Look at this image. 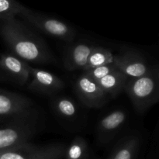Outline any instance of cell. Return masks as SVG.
<instances>
[{
    "mask_svg": "<svg viewBox=\"0 0 159 159\" xmlns=\"http://www.w3.org/2000/svg\"><path fill=\"white\" fill-rule=\"evenodd\" d=\"M0 34L11 53L26 62L45 64L53 56L43 38L14 18L3 20Z\"/></svg>",
    "mask_w": 159,
    "mask_h": 159,
    "instance_id": "obj_1",
    "label": "cell"
},
{
    "mask_svg": "<svg viewBox=\"0 0 159 159\" xmlns=\"http://www.w3.org/2000/svg\"><path fill=\"white\" fill-rule=\"evenodd\" d=\"M124 91L127 93L137 112L139 113H145L158 102V65H152L151 69L144 75L129 78L124 87Z\"/></svg>",
    "mask_w": 159,
    "mask_h": 159,
    "instance_id": "obj_2",
    "label": "cell"
},
{
    "mask_svg": "<svg viewBox=\"0 0 159 159\" xmlns=\"http://www.w3.org/2000/svg\"><path fill=\"white\" fill-rule=\"evenodd\" d=\"M35 110L9 116L0 124V151L30 142L37 130Z\"/></svg>",
    "mask_w": 159,
    "mask_h": 159,
    "instance_id": "obj_3",
    "label": "cell"
},
{
    "mask_svg": "<svg viewBox=\"0 0 159 159\" xmlns=\"http://www.w3.org/2000/svg\"><path fill=\"white\" fill-rule=\"evenodd\" d=\"M66 148L59 143L37 145L30 141L0 151V159H61L65 158Z\"/></svg>",
    "mask_w": 159,
    "mask_h": 159,
    "instance_id": "obj_4",
    "label": "cell"
},
{
    "mask_svg": "<svg viewBox=\"0 0 159 159\" xmlns=\"http://www.w3.org/2000/svg\"><path fill=\"white\" fill-rule=\"evenodd\" d=\"M113 65L128 78H137L148 72L152 65L140 51L131 48H121L114 54Z\"/></svg>",
    "mask_w": 159,
    "mask_h": 159,
    "instance_id": "obj_5",
    "label": "cell"
},
{
    "mask_svg": "<svg viewBox=\"0 0 159 159\" xmlns=\"http://www.w3.org/2000/svg\"><path fill=\"white\" fill-rule=\"evenodd\" d=\"M74 90L79 101L87 108H102L110 99L98 82L84 72L76 79Z\"/></svg>",
    "mask_w": 159,
    "mask_h": 159,
    "instance_id": "obj_6",
    "label": "cell"
},
{
    "mask_svg": "<svg viewBox=\"0 0 159 159\" xmlns=\"http://www.w3.org/2000/svg\"><path fill=\"white\" fill-rule=\"evenodd\" d=\"M0 76L24 86L30 80V65L12 53H3L0 55Z\"/></svg>",
    "mask_w": 159,
    "mask_h": 159,
    "instance_id": "obj_7",
    "label": "cell"
},
{
    "mask_svg": "<svg viewBox=\"0 0 159 159\" xmlns=\"http://www.w3.org/2000/svg\"><path fill=\"white\" fill-rule=\"evenodd\" d=\"M28 89L46 96H53L65 88V82L53 73L30 66Z\"/></svg>",
    "mask_w": 159,
    "mask_h": 159,
    "instance_id": "obj_8",
    "label": "cell"
},
{
    "mask_svg": "<svg viewBox=\"0 0 159 159\" xmlns=\"http://www.w3.org/2000/svg\"><path fill=\"white\" fill-rule=\"evenodd\" d=\"M29 23L49 37L71 43L75 37V32L65 23L55 19L42 18L33 14H26Z\"/></svg>",
    "mask_w": 159,
    "mask_h": 159,
    "instance_id": "obj_9",
    "label": "cell"
},
{
    "mask_svg": "<svg viewBox=\"0 0 159 159\" xmlns=\"http://www.w3.org/2000/svg\"><path fill=\"white\" fill-rule=\"evenodd\" d=\"M127 120V113L122 110H113L102 118L96 128V138L99 144L105 145L111 142L122 130Z\"/></svg>",
    "mask_w": 159,
    "mask_h": 159,
    "instance_id": "obj_10",
    "label": "cell"
},
{
    "mask_svg": "<svg viewBox=\"0 0 159 159\" xmlns=\"http://www.w3.org/2000/svg\"><path fill=\"white\" fill-rule=\"evenodd\" d=\"M69 43L63 54V65L65 69L70 71L83 70L96 45L86 40Z\"/></svg>",
    "mask_w": 159,
    "mask_h": 159,
    "instance_id": "obj_11",
    "label": "cell"
},
{
    "mask_svg": "<svg viewBox=\"0 0 159 159\" xmlns=\"http://www.w3.org/2000/svg\"><path fill=\"white\" fill-rule=\"evenodd\" d=\"M34 107L30 98L0 89V118L31 111L34 110Z\"/></svg>",
    "mask_w": 159,
    "mask_h": 159,
    "instance_id": "obj_12",
    "label": "cell"
},
{
    "mask_svg": "<svg viewBox=\"0 0 159 159\" xmlns=\"http://www.w3.org/2000/svg\"><path fill=\"white\" fill-rule=\"evenodd\" d=\"M140 144L141 138L138 135H126L118 141L108 159H135Z\"/></svg>",
    "mask_w": 159,
    "mask_h": 159,
    "instance_id": "obj_13",
    "label": "cell"
},
{
    "mask_svg": "<svg viewBox=\"0 0 159 159\" xmlns=\"http://www.w3.org/2000/svg\"><path fill=\"white\" fill-rule=\"evenodd\" d=\"M128 79L126 75L116 69L96 82L109 97L113 99L124 91Z\"/></svg>",
    "mask_w": 159,
    "mask_h": 159,
    "instance_id": "obj_14",
    "label": "cell"
},
{
    "mask_svg": "<svg viewBox=\"0 0 159 159\" xmlns=\"http://www.w3.org/2000/svg\"><path fill=\"white\" fill-rule=\"evenodd\" d=\"M52 108L54 112L62 119L73 120L79 113V108L75 102L67 96H58L53 99Z\"/></svg>",
    "mask_w": 159,
    "mask_h": 159,
    "instance_id": "obj_15",
    "label": "cell"
},
{
    "mask_svg": "<svg viewBox=\"0 0 159 159\" xmlns=\"http://www.w3.org/2000/svg\"><path fill=\"white\" fill-rule=\"evenodd\" d=\"M113 57L114 54L108 48L100 46H95L89 57L88 61L83 71L102 65L112 64L113 62Z\"/></svg>",
    "mask_w": 159,
    "mask_h": 159,
    "instance_id": "obj_16",
    "label": "cell"
},
{
    "mask_svg": "<svg viewBox=\"0 0 159 159\" xmlns=\"http://www.w3.org/2000/svg\"><path fill=\"white\" fill-rule=\"evenodd\" d=\"M65 158L66 159H89V149L86 141L82 137H76L66 148Z\"/></svg>",
    "mask_w": 159,
    "mask_h": 159,
    "instance_id": "obj_17",
    "label": "cell"
},
{
    "mask_svg": "<svg viewBox=\"0 0 159 159\" xmlns=\"http://www.w3.org/2000/svg\"><path fill=\"white\" fill-rule=\"evenodd\" d=\"M116 69L117 68H116V66L113 65V63H112L109 64V65H102V66L96 67V68L85 70V71H83V72L86 74L87 75L89 76L90 78L94 79V80L98 81Z\"/></svg>",
    "mask_w": 159,
    "mask_h": 159,
    "instance_id": "obj_18",
    "label": "cell"
},
{
    "mask_svg": "<svg viewBox=\"0 0 159 159\" xmlns=\"http://www.w3.org/2000/svg\"><path fill=\"white\" fill-rule=\"evenodd\" d=\"M20 10L19 8L14 7L9 0H0V19L2 21L13 18L14 14Z\"/></svg>",
    "mask_w": 159,
    "mask_h": 159,
    "instance_id": "obj_19",
    "label": "cell"
}]
</instances>
